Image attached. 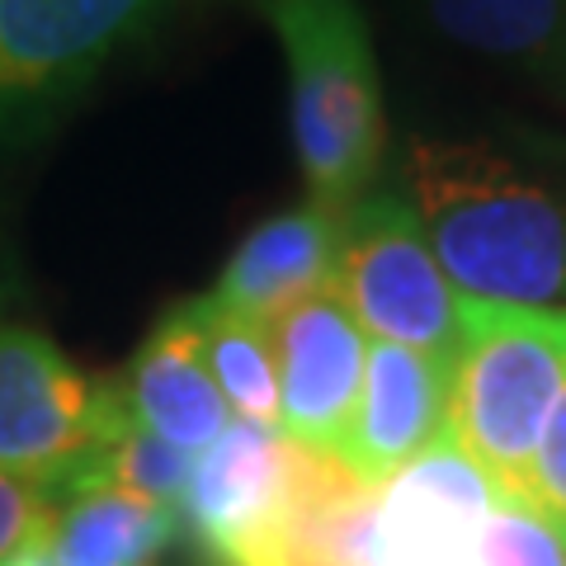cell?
Wrapping results in <instances>:
<instances>
[{"instance_id": "1", "label": "cell", "mask_w": 566, "mask_h": 566, "mask_svg": "<svg viewBox=\"0 0 566 566\" xmlns=\"http://www.w3.org/2000/svg\"><path fill=\"white\" fill-rule=\"evenodd\" d=\"M401 199L463 297L501 307L566 303V199L505 156L416 137Z\"/></svg>"}, {"instance_id": "2", "label": "cell", "mask_w": 566, "mask_h": 566, "mask_svg": "<svg viewBox=\"0 0 566 566\" xmlns=\"http://www.w3.org/2000/svg\"><path fill=\"white\" fill-rule=\"evenodd\" d=\"M270 24L289 62V118L307 199L345 212L368 193L387 147L364 10L354 0H270Z\"/></svg>"}, {"instance_id": "3", "label": "cell", "mask_w": 566, "mask_h": 566, "mask_svg": "<svg viewBox=\"0 0 566 566\" xmlns=\"http://www.w3.org/2000/svg\"><path fill=\"white\" fill-rule=\"evenodd\" d=\"M562 382L566 307H501L463 297L444 434L482 468L495 495H534V453Z\"/></svg>"}, {"instance_id": "4", "label": "cell", "mask_w": 566, "mask_h": 566, "mask_svg": "<svg viewBox=\"0 0 566 566\" xmlns=\"http://www.w3.org/2000/svg\"><path fill=\"white\" fill-rule=\"evenodd\" d=\"M335 293L368 340L406 345L453 364L463 340V293L449 283L401 193H364L340 218Z\"/></svg>"}, {"instance_id": "5", "label": "cell", "mask_w": 566, "mask_h": 566, "mask_svg": "<svg viewBox=\"0 0 566 566\" xmlns=\"http://www.w3.org/2000/svg\"><path fill=\"white\" fill-rule=\"evenodd\" d=\"M161 10L166 0H0V142L57 118Z\"/></svg>"}, {"instance_id": "6", "label": "cell", "mask_w": 566, "mask_h": 566, "mask_svg": "<svg viewBox=\"0 0 566 566\" xmlns=\"http://www.w3.org/2000/svg\"><path fill=\"white\" fill-rule=\"evenodd\" d=\"M99 430V382L33 326H0V472L48 501Z\"/></svg>"}, {"instance_id": "7", "label": "cell", "mask_w": 566, "mask_h": 566, "mask_svg": "<svg viewBox=\"0 0 566 566\" xmlns=\"http://www.w3.org/2000/svg\"><path fill=\"white\" fill-rule=\"evenodd\" d=\"M495 486L482 468L439 434L374 491L368 566H482V524Z\"/></svg>"}, {"instance_id": "8", "label": "cell", "mask_w": 566, "mask_h": 566, "mask_svg": "<svg viewBox=\"0 0 566 566\" xmlns=\"http://www.w3.org/2000/svg\"><path fill=\"white\" fill-rule=\"evenodd\" d=\"M279 364V430L293 444L340 453L364 387L368 335L335 289L293 303L270 322Z\"/></svg>"}, {"instance_id": "9", "label": "cell", "mask_w": 566, "mask_h": 566, "mask_svg": "<svg viewBox=\"0 0 566 566\" xmlns=\"http://www.w3.org/2000/svg\"><path fill=\"white\" fill-rule=\"evenodd\" d=\"M449 416V364L434 354L368 340L364 387L354 401L349 430L340 439V458L368 486L387 482L416 453H424L444 434Z\"/></svg>"}, {"instance_id": "10", "label": "cell", "mask_w": 566, "mask_h": 566, "mask_svg": "<svg viewBox=\"0 0 566 566\" xmlns=\"http://www.w3.org/2000/svg\"><path fill=\"white\" fill-rule=\"evenodd\" d=\"M289 463L293 439L279 424L251 420H227V430L199 453L185 495V520L218 566L232 562L274 515L289 486Z\"/></svg>"}, {"instance_id": "11", "label": "cell", "mask_w": 566, "mask_h": 566, "mask_svg": "<svg viewBox=\"0 0 566 566\" xmlns=\"http://www.w3.org/2000/svg\"><path fill=\"white\" fill-rule=\"evenodd\" d=\"M340 218L345 212H331L312 199L303 208L264 218L232 251V260L222 264V274L208 297L227 312L270 326L274 316H283L293 303H303V297L335 283Z\"/></svg>"}, {"instance_id": "12", "label": "cell", "mask_w": 566, "mask_h": 566, "mask_svg": "<svg viewBox=\"0 0 566 566\" xmlns=\"http://www.w3.org/2000/svg\"><path fill=\"white\" fill-rule=\"evenodd\" d=\"M114 387L137 424H147L151 434L170 439L185 453H203L232 420L203 364L193 297L156 322V331L142 340V349L123 368V378H114Z\"/></svg>"}, {"instance_id": "13", "label": "cell", "mask_w": 566, "mask_h": 566, "mask_svg": "<svg viewBox=\"0 0 566 566\" xmlns=\"http://www.w3.org/2000/svg\"><path fill=\"white\" fill-rule=\"evenodd\" d=\"M449 43L566 95V0H420Z\"/></svg>"}, {"instance_id": "14", "label": "cell", "mask_w": 566, "mask_h": 566, "mask_svg": "<svg viewBox=\"0 0 566 566\" xmlns=\"http://www.w3.org/2000/svg\"><path fill=\"white\" fill-rule=\"evenodd\" d=\"M180 515L118 491H81L52 505L43 528L62 566H142L175 538Z\"/></svg>"}, {"instance_id": "15", "label": "cell", "mask_w": 566, "mask_h": 566, "mask_svg": "<svg viewBox=\"0 0 566 566\" xmlns=\"http://www.w3.org/2000/svg\"><path fill=\"white\" fill-rule=\"evenodd\" d=\"M193 316H199L203 364L232 420L279 424V364H274L270 326L218 307L208 293L193 297Z\"/></svg>"}, {"instance_id": "16", "label": "cell", "mask_w": 566, "mask_h": 566, "mask_svg": "<svg viewBox=\"0 0 566 566\" xmlns=\"http://www.w3.org/2000/svg\"><path fill=\"white\" fill-rule=\"evenodd\" d=\"M482 566H566V534L515 495H495L482 524Z\"/></svg>"}, {"instance_id": "17", "label": "cell", "mask_w": 566, "mask_h": 566, "mask_svg": "<svg viewBox=\"0 0 566 566\" xmlns=\"http://www.w3.org/2000/svg\"><path fill=\"white\" fill-rule=\"evenodd\" d=\"M528 501L566 534V382L557 392L553 416L543 424V439L534 453V495Z\"/></svg>"}, {"instance_id": "18", "label": "cell", "mask_w": 566, "mask_h": 566, "mask_svg": "<svg viewBox=\"0 0 566 566\" xmlns=\"http://www.w3.org/2000/svg\"><path fill=\"white\" fill-rule=\"evenodd\" d=\"M48 520H52L48 495L0 472V562H6L14 547H24L29 538H39Z\"/></svg>"}, {"instance_id": "19", "label": "cell", "mask_w": 566, "mask_h": 566, "mask_svg": "<svg viewBox=\"0 0 566 566\" xmlns=\"http://www.w3.org/2000/svg\"><path fill=\"white\" fill-rule=\"evenodd\" d=\"M0 566H62V562H57V553L48 547V538L39 534V538H29L24 547H14V553L0 562Z\"/></svg>"}, {"instance_id": "20", "label": "cell", "mask_w": 566, "mask_h": 566, "mask_svg": "<svg viewBox=\"0 0 566 566\" xmlns=\"http://www.w3.org/2000/svg\"><path fill=\"white\" fill-rule=\"evenodd\" d=\"M14 303V270H10V255L6 245H0V326H6V312Z\"/></svg>"}]
</instances>
